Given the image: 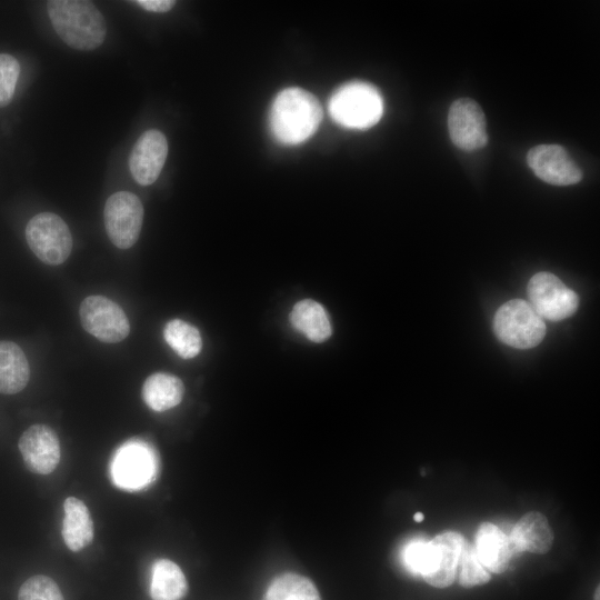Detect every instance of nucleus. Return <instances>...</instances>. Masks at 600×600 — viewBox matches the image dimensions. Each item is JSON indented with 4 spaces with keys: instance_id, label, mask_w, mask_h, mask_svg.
I'll return each mask as SVG.
<instances>
[{
    "instance_id": "4468645a",
    "label": "nucleus",
    "mask_w": 600,
    "mask_h": 600,
    "mask_svg": "<svg viewBox=\"0 0 600 600\" xmlns=\"http://www.w3.org/2000/svg\"><path fill=\"white\" fill-rule=\"evenodd\" d=\"M19 450L26 467L33 473L49 474L60 461V442L46 424L30 426L19 439Z\"/></svg>"
},
{
    "instance_id": "7ed1b4c3",
    "label": "nucleus",
    "mask_w": 600,
    "mask_h": 600,
    "mask_svg": "<svg viewBox=\"0 0 600 600\" xmlns=\"http://www.w3.org/2000/svg\"><path fill=\"white\" fill-rule=\"evenodd\" d=\"M328 110L338 124L363 130L371 128L380 120L383 113V100L372 84L351 81L332 93Z\"/></svg>"
},
{
    "instance_id": "a211bd4d",
    "label": "nucleus",
    "mask_w": 600,
    "mask_h": 600,
    "mask_svg": "<svg viewBox=\"0 0 600 600\" xmlns=\"http://www.w3.org/2000/svg\"><path fill=\"white\" fill-rule=\"evenodd\" d=\"M290 322L297 331L316 343L328 340L332 333L326 309L312 299H303L293 306Z\"/></svg>"
},
{
    "instance_id": "9d476101",
    "label": "nucleus",
    "mask_w": 600,
    "mask_h": 600,
    "mask_svg": "<svg viewBox=\"0 0 600 600\" xmlns=\"http://www.w3.org/2000/svg\"><path fill=\"white\" fill-rule=\"evenodd\" d=\"M156 470V456L143 442L126 443L117 451L111 463L113 482L127 490L147 486L154 478Z\"/></svg>"
},
{
    "instance_id": "2eb2a0df",
    "label": "nucleus",
    "mask_w": 600,
    "mask_h": 600,
    "mask_svg": "<svg viewBox=\"0 0 600 600\" xmlns=\"http://www.w3.org/2000/svg\"><path fill=\"white\" fill-rule=\"evenodd\" d=\"M474 548L479 561L487 570L502 573L509 567L511 543L504 532L493 523L484 522L479 527Z\"/></svg>"
},
{
    "instance_id": "9b49d317",
    "label": "nucleus",
    "mask_w": 600,
    "mask_h": 600,
    "mask_svg": "<svg viewBox=\"0 0 600 600\" xmlns=\"http://www.w3.org/2000/svg\"><path fill=\"white\" fill-rule=\"evenodd\" d=\"M448 128L451 141L464 151L479 150L488 141L486 116L472 99L453 101L448 113Z\"/></svg>"
},
{
    "instance_id": "f8f14e48",
    "label": "nucleus",
    "mask_w": 600,
    "mask_h": 600,
    "mask_svg": "<svg viewBox=\"0 0 600 600\" xmlns=\"http://www.w3.org/2000/svg\"><path fill=\"white\" fill-rule=\"evenodd\" d=\"M527 162L542 181L554 186H570L579 182L582 171L567 150L558 144H540L531 148Z\"/></svg>"
},
{
    "instance_id": "f257e3e1",
    "label": "nucleus",
    "mask_w": 600,
    "mask_h": 600,
    "mask_svg": "<svg viewBox=\"0 0 600 600\" xmlns=\"http://www.w3.org/2000/svg\"><path fill=\"white\" fill-rule=\"evenodd\" d=\"M322 116L321 104L311 92L298 87L287 88L272 102L270 131L278 142L296 146L314 134Z\"/></svg>"
},
{
    "instance_id": "423d86ee",
    "label": "nucleus",
    "mask_w": 600,
    "mask_h": 600,
    "mask_svg": "<svg viewBox=\"0 0 600 600\" xmlns=\"http://www.w3.org/2000/svg\"><path fill=\"white\" fill-rule=\"evenodd\" d=\"M143 206L132 192L118 191L106 201L103 222L110 241L119 249L131 248L139 239Z\"/></svg>"
},
{
    "instance_id": "aec40b11",
    "label": "nucleus",
    "mask_w": 600,
    "mask_h": 600,
    "mask_svg": "<svg viewBox=\"0 0 600 600\" xmlns=\"http://www.w3.org/2000/svg\"><path fill=\"white\" fill-rule=\"evenodd\" d=\"M29 378V363L21 348L12 341H0V393L20 392Z\"/></svg>"
},
{
    "instance_id": "f03ea898",
    "label": "nucleus",
    "mask_w": 600,
    "mask_h": 600,
    "mask_svg": "<svg viewBox=\"0 0 600 600\" xmlns=\"http://www.w3.org/2000/svg\"><path fill=\"white\" fill-rule=\"evenodd\" d=\"M47 8L56 33L67 46L90 51L103 43L107 23L91 1L50 0Z\"/></svg>"
},
{
    "instance_id": "b1692460",
    "label": "nucleus",
    "mask_w": 600,
    "mask_h": 600,
    "mask_svg": "<svg viewBox=\"0 0 600 600\" xmlns=\"http://www.w3.org/2000/svg\"><path fill=\"white\" fill-rule=\"evenodd\" d=\"M459 583L464 588L487 583L491 577L478 559L474 546L464 541L459 562Z\"/></svg>"
},
{
    "instance_id": "cd10ccee",
    "label": "nucleus",
    "mask_w": 600,
    "mask_h": 600,
    "mask_svg": "<svg viewBox=\"0 0 600 600\" xmlns=\"http://www.w3.org/2000/svg\"><path fill=\"white\" fill-rule=\"evenodd\" d=\"M423 518H424V516H423L421 512H417V513L413 516V519H414V521H417V522L422 521Z\"/></svg>"
},
{
    "instance_id": "4be33fe9",
    "label": "nucleus",
    "mask_w": 600,
    "mask_h": 600,
    "mask_svg": "<svg viewBox=\"0 0 600 600\" xmlns=\"http://www.w3.org/2000/svg\"><path fill=\"white\" fill-rule=\"evenodd\" d=\"M263 600H321V598L310 579L294 572H286L271 581Z\"/></svg>"
},
{
    "instance_id": "6e6552de",
    "label": "nucleus",
    "mask_w": 600,
    "mask_h": 600,
    "mask_svg": "<svg viewBox=\"0 0 600 600\" xmlns=\"http://www.w3.org/2000/svg\"><path fill=\"white\" fill-rule=\"evenodd\" d=\"M463 543V537L457 531L436 536L426 543L419 574L432 587H449L454 580Z\"/></svg>"
},
{
    "instance_id": "a878e982",
    "label": "nucleus",
    "mask_w": 600,
    "mask_h": 600,
    "mask_svg": "<svg viewBox=\"0 0 600 600\" xmlns=\"http://www.w3.org/2000/svg\"><path fill=\"white\" fill-rule=\"evenodd\" d=\"M20 74L18 60L7 53H0V108L10 103Z\"/></svg>"
},
{
    "instance_id": "0eeeda50",
    "label": "nucleus",
    "mask_w": 600,
    "mask_h": 600,
    "mask_svg": "<svg viewBox=\"0 0 600 600\" xmlns=\"http://www.w3.org/2000/svg\"><path fill=\"white\" fill-rule=\"evenodd\" d=\"M530 306L543 319L560 321L572 316L579 307V297L550 272H538L527 286Z\"/></svg>"
},
{
    "instance_id": "20e7f679",
    "label": "nucleus",
    "mask_w": 600,
    "mask_h": 600,
    "mask_svg": "<svg viewBox=\"0 0 600 600\" xmlns=\"http://www.w3.org/2000/svg\"><path fill=\"white\" fill-rule=\"evenodd\" d=\"M493 330L504 344L516 349H531L543 340L546 323L528 301L512 299L497 310Z\"/></svg>"
},
{
    "instance_id": "dca6fc26",
    "label": "nucleus",
    "mask_w": 600,
    "mask_h": 600,
    "mask_svg": "<svg viewBox=\"0 0 600 600\" xmlns=\"http://www.w3.org/2000/svg\"><path fill=\"white\" fill-rule=\"evenodd\" d=\"M509 541L518 551L542 554L552 547L553 532L542 513L531 511L514 524Z\"/></svg>"
},
{
    "instance_id": "1a4fd4ad",
    "label": "nucleus",
    "mask_w": 600,
    "mask_h": 600,
    "mask_svg": "<svg viewBox=\"0 0 600 600\" xmlns=\"http://www.w3.org/2000/svg\"><path fill=\"white\" fill-rule=\"evenodd\" d=\"M79 316L83 329L101 342H120L130 332V323L122 308L103 296L83 299Z\"/></svg>"
},
{
    "instance_id": "6ab92c4d",
    "label": "nucleus",
    "mask_w": 600,
    "mask_h": 600,
    "mask_svg": "<svg viewBox=\"0 0 600 600\" xmlns=\"http://www.w3.org/2000/svg\"><path fill=\"white\" fill-rule=\"evenodd\" d=\"M142 399L153 411L163 412L178 406L184 394V386L180 378L167 372L149 376L142 386Z\"/></svg>"
},
{
    "instance_id": "f3484780",
    "label": "nucleus",
    "mask_w": 600,
    "mask_h": 600,
    "mask_svg": "<svg viewBox=\"0 0 600 600\" xmlns=\"http://www.w3.org/2000/svg\"><path fill=\"white\" fill-rule=\"evenodd\" d=\"M64 518L62 522V538L66 546L78 552L93 539V521L88 507L76 497H68L63 502Z\"/></svg>"
},
{
    "instance_id": "412c9836",
    "label": "nucleus",
    "mask_w": 600,
    "mask_h": 600,
    "mask_svg": "<svg viewBox=\"0 0 600 600\" xmlns=\"http://www.w3.org/2000/svg\"><path fill=\"white\" fill-rule=\"evenodd\" d=\"M187 591V579L177 563L169 559L154 562L150 584L153 600H181Z\"/></svg>"
},
{
    "instance_id": "39448f33",
    "label": "nucleus",
    "mask_w": 600,
    "mask_h": 600,
    "mask_svg": "<svg viewBox=\"0 0 600 600\" xmlns=\"http://www.w3.org/2000/svg\"><path fill=\"white\" fill-rule=\"evenodd\" d=\"M28 246L43 263H63L72 250V236L61 217L52 212H40L26 227Z\"/></svg>"
},
{
    "instance_id": "ddd939ff",
    "label": "nucleus",
    "mask_w": 600,
    "mask_h": 600,
    "mask_svg": "<svg viewBox=\"0 0 600 600\" xmlns=\"http://www.w3.org/2000/svg\"><path fill=\"white\" fill-rule=\"evenodd\" d=\"M168 156L166 136L157 130L144 131L129 156V169L140 186H150L159 178Z\"/></svg>"
},
{
    "instance_id": "5701e85b",
    "label": "nucleus",
    "mask_w": 600,
    "mask_h": 600,
    "mask_svg": "<svg viewBox=\"0 0 600 600\" xmlns=\"http://www.w3.org/2000/svg\"><path fill=\"white\" fill-rule=\"evenodd\" d=\"M163 338L168 346L182 359H192L202 349L199 330L181 319H172L166 323Z\"/></svg>"
},
{
    "instance_id": "c85d7f7f",
    "label": "nucleus",
    "mask_w": 600,
    "mask_h": 600,
    "mask_svg": "<svg viewBox=\"0 0 600 600\" xmlns=\"http://www.w3.org/2000/svg\"><path fill=\"white\" fill-rule=\"evenodd\" d=\"M599 587L597 588L596 590V593H594V600H599Z\"/></svg>"
},
{
    "instance_id": "bb28decb",
    "label": "nucleus",
    "mask_w": 600,
    "mask_h": 600,
    "mask_svg": "<svg viewBox=\"0 0 600 600\" xmlns=\"http://www.w3.org/2000/svg\"><path fill=\"white\" fill-rule=\"evenodd\" d=\"M133 2L142 9L156 13L168 12L176 4V1L172 0H137Z\"/></svg>"
},
{
    "instance_id": "393cba45",
    "label": "nucleus",
    "mask_w": 600,
    "mask_h": 600,
    "mask_svg": "<svg viewBox=\"0 0 600 600\" xmlns=\"http://www.w3.org/2000/svg\"><path fill=\"white\" fill-rule=\"evenodd\" d=\"M18 600H64L58 584L38 574L27 579L19 589Z\"/></svg>"
}]
</instances>
